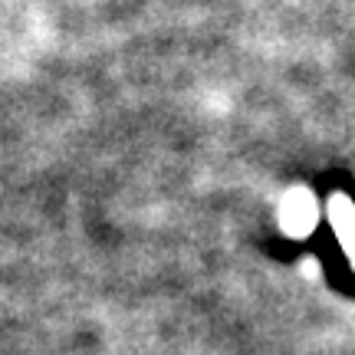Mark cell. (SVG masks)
I'll return each mask as SVG.
<instances>
[{"label": "cell", "mask_w": 355, "mask_h": 355, "mask_svg": "<svg viewBox=\"0 0 355 355\" xmlns=\"http://www.w3.org/2000/svg\"><path fill=\"white\" fill-rule=\"evenodd\" d=\"M309 220H313V214H309V201H303L300 194H293L290 201L283 204V224H286V230L303 234V230H309Z\"/></svg>", "instance_id": "6da1fadb"}]
</instances>
